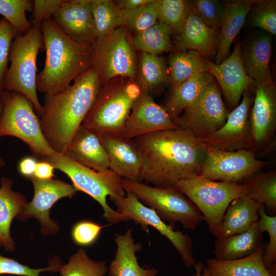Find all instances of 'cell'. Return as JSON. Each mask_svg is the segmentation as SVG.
Instances as JSON below:
<instances>
[{"mask_svg":"<svg viewBox=\"0 0 276 276\" xmlns=\"http://www.w3.org/2000/svg\"><path fill=\"white\" fill-rule=\"evenodd\" d=\"M91 11L96 39L123 26L121 9L112 1L91 0Z\"/></svg>","mask_w":276,"mask_h":276,"instance_id":"35","label":"cell"},{"mask_svg":"<svg viewBox=\"0 0 276 276\" xmlns=\"http://www.w3.org/2000/svg\"><path fill=\"white\" fill-rule=\"evenodd\" d=\"M114 203L116 211L124 221L132 220L143 229H147L148 226L154 227L172 243L186 266L195 264L193 242L189 235L175 230L172 225H167L154 210L144 205L131 192H125V196Z\"/></svg>","mask_w":276,"mask_h":276,"instance_id":"12","label":"cell"},{"mask_svg":"<svg viewBox=\"0 0 276 276\" xmlns=\"http://www.w3.org/2000/svg\"><path fill=\"white\" fill-rule=\"evenodd\" d=\"M52 18L64 33L76 42L92 44L96 39L91 0L64 1Z\"/></svg>","mask_w":276,"mask_h":276,"instance_id":"18","label":"cell"},{"mask_svg":"<svg viewBox=\"0 0 276 276\" xmlns=\"http://www.w3.org/2000/svg\"><path fill=\"white\" fill-rule=\"evenodd\" d=\"M246 196L253 199L272 212H276V172H258L245 180Z\"/></svg>","mask_w":276,"mask_h":276,"instance_id":"33","label":"cell"},{"mask_svg":"<svg viewBox=\"0 0 276 276\" xmlns=\"http://www.w3.org/2000/svg\"><path fill=\"white\" fill-rule=\"evenodd\" d=\"M152 5L158 20L170 26L178 34L190 11V1L155 0Z\"/></svg>","mask_w":276,"mask_h":276,"instance_id":"36","label":"cell"},{"mask_svg":"<svg viewBox=\"0 0 276 276\" xmlns=\"http://www.w3.org/2000/svg\"><path fill=\"white\" fill-rule=\"evenodd\" d=\"M42 160L65 173L77 191L87 194L97 201L108 222L114 224L124 221L122 215L107 202V196L115 202L125 195L122 186V178L114 172L110 170L104 172L96 171L80 164L66 153L55 152Z\"/></svg>","mask_w":276,"mask_h":276,"instance_id":"5","label":"cell"},{"mask_svg":"<svg viewBox=\"0 0 276 276\" xmlns=\"http://www.w3.org/2000/svg\"><path fill=\"white\" fill-rule=\"evenodd\" d=\"M108 155L109 170L122 179L142 182V162L132 140L120 135L97 134Z\"/></svg>","mask_w":276,"mask_h":276,"instance_id":"20","label":"cell"},{"mask_svg":"<svg viewBox=\"0 0 276 276\" xmlns=\"http://www.w3.org/2000/svg\"><path fill=\"white\" fill-rule=\"evenodd\" d=\"M102 87L97 73L91 67L63 90L44 94L40 122L45 139L55 152H66Z\"/></svg>","mask_w":276,"mask_h":276,"instance_id":"2","label":"cell"},{"mask_svg":"<svg viewBox=\"0 0 276 276\" xmlns=\"http://www.w3.org/2000/svg\"><path fill=\"white\" fill-rule=\"evenodd\" d=\"M251 25L266 31L271 35L276 34V1H257L253 5Z\"/></svg>","mask_w":276,"mask_h":276,"instance_id":"43","label":"cell"},{"mask_svg":"<svg viewBox=\"0 0 276 276\" xmlns=\"http://www.w3.org/2000/svg\"><path fill=\"white\" fill-rule=\"evenodd\" d=\"M264 243L262 242L249 256L233 260L210 258L206 270L210 276H271L263 262Z\"/></svg>","mask_w":276,"mask_h":276,"instance_id":"27","label":"cell"},{"mask_svg":"<svg viewBox=\"0 0 276 276\" xmlns=\"http://www.w3.org/2000/svg\"><path fill=\"white\" fill-rule=\"evenodd\" d=\"M266 164L246 149L226 151L207 147L199 175L214 181L241 183Z\"/></svg>","mask_w":276,"mask_h":276,"instance_id":"13","label":"cell"},{"mask_svg":"<svg viewBox=\"0 0 276 276\" xmlns=\"http://www.w3.org/2000/svg\"><path fill=\"white\" fill-rule=\"evenodd\" d=\"M37 163L34 157L31 156L24 157L20 160L18 165L19 172L28 179L34 177Z\"/></svg>","mask_w":276,"mask_h":276,"instance_id":"48","label":"cell"},{"mask_svg":"<svg viewBox=\"0 0 276 276\" xmlns=\"http://www.w3.org/2000/svg\"><path fill=\"white\" fill-rule=\"evenodd\" d=\"M33 1L0 0V14L15 29L18 34L27 33L31 28L26 12H33Z\"/></svg>","mask_w":276,"mask_h":276,"instance_id":"38","label":"cell"},{"mask_svg":"<svg viewBox=\"0 0 276 276\" xmlns=\"http://www.w3.org/2000/svg\"><path fill=\"white\" fill-rule=\"evenodd\" d=\"M64 2V0H35L31 27L41 26L42 22L52 16L55 11Z\"/></svg>","mask_w":276,"mask_h":276,"instance_id":"46","label":"cell"},{"mask_svg":"<svg viewBox=\"0 0 276 276\" xmlns=\"http://www.w3.org/2000/svg\"><path fill=\"white\" fill-rule=\"evenodd\" d=\"M2 246V242H1V240L0 239V247Z\"/></svg>","mask_w":276,"mask_h":276,"instance_id":"52","label":"cell"},{"mask_svg":"<svg viewBox=\"0 0 276 276\" xmlns=\"http://www.w3.org/2000/svg\"><path fill=\"white\" fill-rule=\"evenodd\" d=\"M107 271L105 261L91 259L81 248L70 257L67 264L62 265L59 272L60 276H104Z\"/></svg>","mask_w":276,"mask_h":276,"instance_id":"37","label":"cell"},{"mask_svg":"<svg viewBox=\"0 0 276 276\" xmlns=\"http://www.w3.org/2000/svg\"><path fill=\"white\" fill-rule=\"evenodd\" d=\"M213 76L206 71L198 73L173 88L164 108L174 121L185 108L194 102L213 80Z\"/></svg>","mask_w":276,"mask_h":276,"instance_id":"30","label":"cell"},{"mask_svg":"<svg viewBox=\"0 0 276 276\" xmlns=\"http://www.w3.org/2000/svg\"><path fill=\"white\" fill-rule=\"evenodd\" d=\"M18 34L15 29L4 18L0 20V93L8 69L9 54L12 42Z\"/></svg>","mask_w":276,"mask_h":276,"instance_id":"44","label":"cell"},{"mask_svg":"<svg viewBox=\"0 0 276 276\" xmlns=\"http://www.w3.org/2000/svg\"><path fill=\"white\" fill-rule=\"evenodd\" d=\"M0 182V239L6 251H13L15 245L10 234L11 224L27 201L22 194L12 190L14 182L12 179L3 177Z\"/></svg>","mask_w":276,"mask_h":276,"instance_id":"28","label":"cell"},{"mask_svg":"<svg viewBox=\"0 0 276 276\" xmlns=\"http://www.w3.org/2000/svg\"><path fill=\"white\" fill-rule=\"evenodd\" d=\"M3 110V104L0 97V116ZM5 166V162L3 159L0 156V169Z\"/></svg>","mask_w":276,"mask_h":276,"instance_id":"51","label":"cell"},{"mask_svg":"<svg viewBox=\"0 0 276 276\" xmlns=\"http://www.w3.org/2000/svg\"><path fill=\"white\" fill-rule=\"evenodd\" d=\"M53 166L49 162L41 160L37 162L34 177L41 180H49L52 179L54 176Z\"/></svg>","mask_w":276,"mask_h":276,"instance_id":"47","label":"cell"},{"mask_svg":"<svg viewBox=\"0 0 276 276\" xmlns=\"http://www.w3.org/2000/svg\"><path fill=\"white\" fill-rule=\"evenodd\" d=\"M259 214V218L257 222L258 228L262 233L265 231L268 232L269 239L268 243L264 246V264L271 276H276V216L268 215L262 203Z\"/></svg>","mask_w":276,"mask_h":276,"instance_id":"39","label":"cell"},{"mask_svg":"<svg viewBox=\"0 0 276 276\" xmlns=\"http://www.w3.org/2000/svg\"><path fill=\"white\" fill-rule=\"evenodd\" d=\"M271 38V35L269 33L257 36L242 51L245 72L256 83H274L270 68Z\"/></svg>","mask_w":276,"mask_h":276,"instance_id":"25","label":"cell"},{"mask_svg":"<svg viewBox=\"0 0 276 276\" xmlns=\"http://www.w3.org/2000/svg\"><path fill=\"white\" fill-rule=\"evenodd\" d=\"M125 192H129L163 220L180 222L187 229L195 230L204 218L197 207L174 187H152L142 182L122 179Z\"/></svg>","mask_w":276,"mask_h":276,"instance_id":"9","label":"cell"},{"mask_svg":"<svg viewBox=\"0 0 276 276\" xmlns=\"http://www.w3.org/2000/svg\"><path fill=\"white\" fill-rule=\"evenodd\" d=\"M206 61L208 71L219 84L231 108L238 105L245 91L255 88L256 83L244 70L239 40L236 41L232 53L221 63L216 64L206 58Z\"/></svg>","mask_w":276,"mask_h":276,"instance_id":"17","label":"cell"},{"mask_svg":"<svg viewBox=\"0 0 276 276\" xmlns=\"http://www.w3.org/2000/svg\"><path fill=\"white\" fill-rule=\"evenodd\" d=\"M131 140L141 159L142 180L156 187H174L180 180L199 175L206 155V145L191 131L181 128Z\"/></svg>","mask_w":276,"mask_h":276,"instance_id":"1","label":"cell"},{"mask_svg":"<svg viewBox=\"0 0 276 276\" xmlns=\"http://www.w3.org/2000/svg\"><path fill=\"white\" fill-rule=\"evenodd\" d=\"M168 79L164 60L157 55L142 52L137 82L141 90L150 93L151 90L165 83Z\"/></svg>","mask_w":276,"mask_h":276,"instance_id":"34","label":"cell"},{"mask_svg":"<svg viewBox=\"0 0 276 276\" xmlns=\"http://www.w3.org/2000/svg\"><path fill=\"white\" fill-rule=\"evenodd\" d=\"M152 4L134 9H121L123 26L137 33L154 25L158 19Z\"/></svg>","mask_w":276,"mask_h":276,"instance_id":"40","label":"cell"},{"mask_svg":"<svg viewBox=\"0 0 276 276\" xmlns=\"http://www.w3.org/2000/svg\"><path fill=\"white\" fill-rule=\"evenodd\" d=\"M155 0H120L116 3L121 9H134L141 7L152 4Z\"/></svg>","mask_w":276,"mask_h":276,"instance_id":"49","label":"cell"},{"mask_svg":"<svg viewBox=\"0 0 276 276\" xmlns=\"http://www.w3.org/2000/svg\"><path fill=\"white\" fill-rule=\"evenodd\" d=\"M42 43L41 26L32 27L27 33L17 34L10 49V66L3 82V90L16 91L25 96L33 103L39 116L43 106L37 94L36 60Z\"/></svg>","mask_w":276,"mask_h":276,"instance_id":"6","label":"cell"},{"mask_svg":"<svg viewBox=\"0 0 276 276\" xmlns=\"http://www.w3.org/2000/svg\"><path fill=\"white\" fill-rule=\"evenodd\" d=\"M190 10L207 26L220 29L224 5L216 0L190 2Z\"/></svg>","mask_w":276,"mask_h":276,"instance_id":"42","label":"cell"},{"mask_svg":"<svg viewBox=\"0 0 276 276\" xmlns=\"http://www.w3.org/2000/svg\"><path fill=\"white\" fill-rule=\"evenodd\" d=\"M168 81L175 88L194 75L208 71L206 58L193 50L180 51L169 60Z\"/></svg>","mask_w":276,"mask_h":276,"instance_id":"31","label":"cell"},{"mask_svg":"<svg viewBox=\"0 0 276 276\" xmlns=\"http://www.w3.org/2000/svg\"><path fill=\"white\" fill-rule=\"evenodd\" d=\"M262 235L255 223L243 233L217 238L214 241V258L233 260L246 257L263 242Z\"/></svg>","mask_w":276,"mask_h":276,"instance_id":"29","label":"cell"},{"mask_svg":"<svg viewBox=\"0 0 276 276\" xmlns=\"http://www.w3.org/2000/svg\"><path fill=\"white\" fill-rule=\"evenodd\" d=\"M114 78L102 85L82 126L97 134L120 135L142 90L134 80Z\"/></svg>","mask_w":276,"mask_h":276,"instance_id":"4","label":"cell"},{"mask_svg":"<svg viewBox=\"0 0 276 276\" xmlns=\"http://www.w3.org/2000/svg\"><path fill=\"white\" fill-rule=\"evenodd\" d=\"M251 102L250 91L247 90L242 95L240 104L229 113L224 125L208 138L201 140L207 147L221 151H234L249 147Z\"/></svg>","mask_w":276,"mask_h":276,"instance_id":"15","label":"cell"},{"mask_svg":"<svg viewBox=\"0 0 276 276\" xmlns=\"http://www.w3.org/2000/svg\"><path fill=\"white\" fill-rule=\"evenodd\" d=\"M178 128L164 107L157 104L149 93L142 90L120 136L131 140L152 132Z\"/></svg>","mask_w":276,"mask_h":276,"instance_id":"16","label":"cell"},{"mask_svg":"<svg viewBox=\"0 0 276 276\" xmlns=\"http://www.w3.org/2000/svg\"><path fill=\"white\" fill-rule=\"evenodd\" d=\"M34 188V196L27 202L16 219L25 221L30 218L37 219L40 223L42 235H53L59 231V224L50 217V210L58 200L71 198L77 191L73 185L58 179L41 180L30 178Z\"/></svg>","mask_w":276,"mask_h":276,"instance_id":"14","label":"cell"},{"mask_svg":"<svg viewBox=\"0 0 276 276\" xmlns=\"http://www.w3.org/2000/svg\"><path fill=\"white\" fill-rule=\"evenodd\" d=\"M255 0L229 1L224 5L215 57L220 64L229 56L232 44L244 25Z\"/></svg>","mask_w":276,"mask_h":276,"instance_id":"23","label":"cell"},{"mask_svg":"<svg viewBox=\"0 0 276 276\" xmlns=\"http://www.w3.org/2000/svg\"><path fill=\"white\" fill-rule=\"evenodd\" d=\"M199 209L210 233L217 236L225 211L234 199L246 195L244 183L208 179L200 175L180 180L174 186Z\"/></svg>","mask_w":276,"mask_h":276,"instance_id":"8","label":"cell"},{"mask_svg":"<svg viewBox=\"0 0 276 276\" xmlns=\"http://www.w3.org/2000/svg\"><path fill=\"white\" fill-rule=\"evenodd\" d=\"M102 228V227L99 224L92 221H81L73 226L72 237L77 244L88 246L97 239Z\"/></svg>","mask_w":276,"mask_h":276,"instance_id":"45","label":"cell"},{"mask_svg":"<svg viewBox=\"0 0 276 276\" xmlns=\"http://www.w3.org/2000/svg\"><path fill=\"white\" fill-rule=\"evenodd\" d=\"M80 164L100 172L109 170L107 152L98 134L82 125L66 152Z\"/></svg>","mask_w":276,"mask_h":276,"instance_id":"22","label":"cell"},{"mask_svg":"<svg viewBox=\"0 0 276 276\" xmlns=\"http://www.w3.org/2000/svg\"><path fill=\"white\" fill-rule=\"evenodd\" d=\"M45 60L36 77L37 90L44 94L60 92L79 75L91 67L93 48L68 37L52 17L41 25Z\"/></svg>","mask_w":276,"mask_h":276,"instance_id":"3","label":"cell"},{"mask_svg":"<svg viewBox=\"0 0 276 276\" xmlns=\"http://www.w3.org/2000/svg\"><path fill=\"white\" fill-rule=\"evenodd\" d=\"M62 262L59 258L56 257L49 262V266L42 268H32L22 264L17 261L4 257L0 255V274H12L20 276H39L44 271L59 272Z\"/></svg>","mask_w":276,"mask_h":276,"instance_id":"41","label":"cell"},{"mask_svg":"<svg viewBox=\"0 0 276 276\" xmlns=\"http://www.w3.org/2000/svg\"><path fill=\"white\" fill-rule=\"evenodd\" d=\"M229 113L213 81L174 122L202 140L222 127Z\"/></svg>","mask_w":276,"mask_h":276,"instance_id":"11","label":"cell"},{"mask_svg":"<svg viewBox=\"0 0 276 276\" xmlns=\"http://www.w3.org/2000/svg\"><path fill=\"white\" fill-rule=\"evenodd\" d=\"M219 33V29L207 26L190 10L176 37L175 47L180 51H196L204 57L214 55Z\"/></svg>","mask_w":276,"mask_h":276,"instance_id":"21","label":"cell"},{"mask_svg":"<svg viewBox=\"0 0 276 276\" xmlns=\"http://www.w3.org/2000/svg\"><path fill=\"white\" fill-rule=\"evenodd\" d=\"M250 146H261L269 141L276 126V88L274 83H256L249 114Z\"/></svg>","mask_w":276,"mask_h":276,"instance_id":"19","label":"cell"},{"mask_svg":"<svg viewBox=\"0 0 276 276\" xmlns=\"http://www.w3.org/2000/svg\"><path fill=\"white\" fill-rule=\"evenodd\" d=\"M261 204L246 196L233 200L225 211L216 237L222 238L247 230L258 222Z\"/></svg>","mask_w":276,"mask_h":276,"instance_id":"26","label":"cell"},{"mask_svg":"<svg viewBox=\"0 0 276 276\" xmlns=\"http://www.w3.org/2000/svg\"><path fill=\"white\" fill-rule=\"evenodd\" d=\"M195 273L194 276H210L206 270V266L201 262L199 261L194 264Z\"/></svg>","mask_w":276,"mask_h":276,"instance_id":"50","label":"cell"},{"mask_svg":"<svg viewBox=\"0 0 276 276\" xmlns=\"http://www.w3.org/2000/svg\"><path fill=\"white\" fill-rule=\"evenodd\" d=\"M91 67L97 73L102 85L117 77L134 80L136 60L126 28L122 26L92 43Z\"/></svg>","mask_w":276,"mask_h":276,"instance_id":"10","label":"cell"},{"mask_svg":"<svg viewBox=\"0 0 276 276\" xmlns=\"http://www.w3.org/2000/svg\"><path fill=\"white\" fill-rule=\"evenodd\" d=\"M114 240L117 249L114 259L108 268L109 276H155L157 270L152 267L144 268L137 261L136 252L142 245L135 243L131 229L124 234H116Z\"/></svg>","mask_w":276,"mask_h":276,"instance_id":"24","label":"cell"},{"mask_svg":"<svg viewBox=\"0 0 276 276\" xmlns=\"http://www.w3.org/2000/svg\"><path fill=\"white\" fill-rule=\"evenodd\" d=\"M3 110L0 116V136H12L28 145L36 157H45L55 151L42 131L40 119L33 103L21 94L2 90Z\"/></svg>","mask_w":276,"mask_h":276,"instance_id":"7","label":"cell"},{"mask_svg":"<svg viewBox=\"0 0 276 276\" xmlns=\"http://www.w3.org/2000/svg\"><path fill=\"white\" fill-rule=\"evenodd\" d=\"M173 32L170 26L157 20L152 26L136 33L130 40L134 49L157 55L171 49Z\"/></svg>","mask_w":276,"mask_h":276,"instance_id":"32","label":"cell"}]
</instances>
